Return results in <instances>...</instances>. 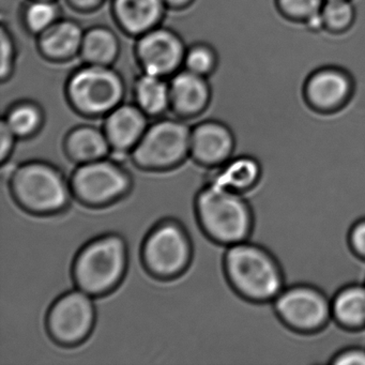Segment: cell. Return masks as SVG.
Listing matches in <instances>:
<instances>
[{"label": "cell", "mask_w": 365, "mask_h": 365, "mask_svg": "<svg viewBox=\"0 0 365 365\" xmlns=\"http://www.w3.org/2000/svg\"><path fill=\"white\" fill-rule=\"evenodd\" d=\"M147 116L138 106L123 104L106 115L103 131L112 149L113 159L119 161L131 155L148 129Z\"/></svg>", "instance_id": "obj_13"}, {"label": "cell", "mask_w": 365, "mask_h": 365, "mask_svg": "<svg viewBox=\"0 0 365 365\" xmlns=\"http://www.w3.org/2000/svg\"><path fill=\"white\" fill-rule=\"evenodd\" d=\"M185 51L176 33L159 26L140 36L135 46L136 59L143 72L161 78L175 73L183 65Z\"/></svg>", "instance_id": "obj_11"}, {"label": "cell", "mask_w": 365, "mask_h": 365, "mask_svg": "<svg viewBox=\"0 0 365 365\" xmlns=\"http://www.w3.org/2000/svg\"><path fill=\"white\" fill-rule=\"evenodd\" d=\"M331 314L345 328H365V284H351L339 290L331 299Z\"/></svg>", "instance_id": "obj_20"}, {"label": "cell", "mask_w": 365, "mask_h": 365, "mask_svg": "<svg viewBox=\"0 0 365 365\" xmlns=\"http://www.w3.org/2000/svg\"><path fill=\"white\" fill-rule=\"evenodd\" d=\"M93 299L76 288L61 294L52 303L46 313V328L53 341L72 348L89 339L97 322Z\"/></svg>", "instance_id": "obj_9"}, {"label": "cell", "mask_w": 365, "mask_h": 365, "mask_svg": "<svg viewBox=\"0 0 365 365\" xmlns=\"http://www.w3.org/2000/svg\"><path fill=\"white\" fill-rule=\"evenodd\" d=\"M16 44L11 34L5 26L1 27V69L0 78L3 83L9 80L14 73V61H16Z\"/></svg>", "instance_id": "obj_28"}, {"label": "cell", "mask_w": 365, "mask_h": 365, "mask_svg": "<svg viewBox=\"0 0 365 365\" xmlns=\"http://www.w3.org/2000/svg\"><path fill=\"white\" fill-rule=\"evenodd\" d=\"M324 27L332 31H344L354 20V7L350 0H326L322 9Z\"/></svg>", "instance_id": "obj_26"}, {"label": "cell", "mask_w": 365, "mask_h": 365, "mask_svg": "<svg viewBox=\"0 0 365 365\" xmlns=\"http://www.w3.org/2000/svg\"><path fill=\"white\" fill-rule=\"evenodd\" d=\"M351 76L337 68H324L312 74L305 86L309 103L320 110L341 108L351 96Z\"/></svg>", "instance_id": "obj_14"}, {"label": "cell", "mask_w": 365, "mask_h": 365, "mask_svg": "<svg viewBox=\"0 0 365 365\" xmlns=\"http://www.w3.org/2000/svg\"><path fill=\"white\" fill-rule=\"evenodd\" d=\"M236 138L223 120L202 121L191 131L190 158L198 165L212 170L234 157Z\"/></svg>", "instance_id": "obj_12"}, {"label": "cell", "mask_w": 365, "mask_h": 365, "mask_svg": "<svg viewBox=\"0 0 365 365\" xmlns=\"http://www.w3.org/2000/svg\"><path fill=\"white\" fill-rule=\"evenodd\" d=\"M191 128L179 119L158 120L143 135L130 155L132 163L146 172H168L190 157Z\"/></svg>", "instance_id": "obj_7"}, {"label": "cell", "mask_w": 365, "mask_h": 365, "mask_svg": "<svg viewBox=\"0 0 365 365\" xmlns=\"http://www.w3.org/2000/svg\"><path fill=\"white\" fill-rule=\"evenodd\" d=\"M129 264L125 239L110 232L83 245L72 264L74 285L93 298L108 296L123 283Z\"/></svg>", "instance_id": "obj_3"}, {"label": "cell", "mask_w": 365, "mask_h": 365, "mask_svg": "<svg viewBox=\"0 0 365 365\" xmlns=\"http://www.w3.org/2000/svg\"><path fill=\"white\" fill-rule=\"evenodd\" d=\"M209 170L206 182L240 194L251 191L262 174L257 160L245 155H234L223 165Z\"/></svg>", "instance_id": "obj_18"}, {"label": "cell", "mask_w": 365, "mask_h": 365, "mask_svg": "<svg viewBox=\"0 0 365 365\" xmlns=\"http://www.w3.org/2000/svg\"><path fill=\"white\" fill-rule=\"evenodd\" d=\"M273 305L279 318L300 332H315L332 320L330 299L313 286H286Z\"/></svg>", "instance_id": "obj_10"}, {"label": "cell", "mask_w": 365, "mask_h": 365, "mask_svg": "<svg viewBox=\"0 0 365 365\" xmlns=\"http://www.w3.org/2000/svg\"><path fill=\"white\" fill-rule=\"evenodd\" d=\"M219 57L212 46L208 44H195L185 51L183 65L185 70L197 76H210L217 69Z\"/></svg>", "instance_id": "obj_25"}, {"label": "cell", "mask_w": 365, "mask_h": 365, "mask_svg": "<svg viewBox=\"0 0 365 365\" xmlns=\"http://www.w3.org/2000/svg\"><path fill=\"white\" fill-rule=\"evenodd\" d=\"M63 151L68 159L78 165L106 159L112 153L103 129L88 125H78L68 132Z\"/></svg>", "instance_id": "obj_19"}, {"label": "cell", "mask_w": 365, "mask_h": 365, "mask_svg": "<svg viewBox=\"0 0 365 365\" xmlns=\"http://www.w3.org/2000/svg\"><path fill=\"white\" fill-rule=\"evenodd\" d=\"M166 7L173 8V9H183L191 5L194 0H163Z\"/></svg>", "instance_id": "obj_33"}, {"label": "cell", "mask_w": 365, "mask_h": 365, "mask_svg": "<svg viewBox=\"0 0 365 365\" xmlns=\"http://www.w3.org/2000/svg\"><path fill=\"white\" fill-rule=\"evenodd\" d=\"M194 209L200 230L220 247H230L251 237L253 212L242 194L206 182L196 195Z\"/></svg>", "instance_id": "obj_4"}, {"label": "cell", "mask_w": 365, "mask_h": 365, "mask_svg": "<svg viewBox=\"0 0 365 365\" xmlns=\"http://www.w3.org/2000/svg\"><path fill=\"white\" fill-rule=\"evenodd\" d=\"M7 178L12 200L36 217L61 215L73 198L69 179L48 162L34 160L19 164L8 172Z\"/></svg>", "instance_id": "obj_2"}, {"label": "cell", "mask_w": 365, "mask_h": 365, "mask_svg": "<svg viewBox=\"0 0 365 365\" xmlns=\"http://www.w3.org/2000/svg\"><path fill=\"white\" fill-rule=\"evenodd\" d=\"M18 140H27L39 133L43 127V110L35 102L22 101L8 108L3 119Z\"/></svg>", "instance_id": "obj_23"}, {"label": "cell", "mask_w": 365, "mask_h": 365, "mask_svg": "<svg viewBox=\"0 0 365 365\" xmlns=\"http://www.w3.org/2000/svg\"><path fill=\"white\" fill-rule=\"evenodd\" d=\"M120 43L114 31L108 27L96 26L85 31L80 56L86 65H110L118 58Z\"/></svg>", "instance_id": "obj_21"}, {"label": "cell", "mask_w": 365, "mask_h": 365, "mask_svg": "<svg viewBox=\"0 0 365 365\" xmlns=\"http://www.w3.org/2000/svg\"><path fill=\"white\" fill-rule=\"evenodd\" d=\"M59 9L54 0H31L25 6L23 22L29 33L39 36L59 20Z\"/></svg>", "instance_id": "obj_24"}, {"label": "cell", "mask_w": 365, "mask_h": 365, "mask_svg": "<svg viewBox=\"0 0 365 365\" xmlns=\"http://www.w3.org/2000/svg\"><path fill=\"white\" fill-rule=\"evenodd\" d=\"M134 99L147 116H161L170 108V83L161 76L144 73L134 85Z\"/></svg>", "instance_id": "obj_22"}, {"label": "cell", "mask_w": 365, "mask_h": 365, "mask_svg": "<svg viewBox=\"0 0 365 365\" xmlns=\"http://www.w3.org/2000/svg\"><path fill=\"white\" fill-rule=\"evenodd\" d=\"M106 0H67L74 9L81 12H91L98 9Z\"/></svg>", "instance_id": "obj_32"}, {"label": "cell", "mask_w": 365, "mask_h": 365, "mask_svg": "<svg viewBox=\"0 0 365 365\" xmlns=\"http://www.w3.org/2000/svg\"><path fill=\"white\" fill-rule=\"evenodd\" d=\"M125 87L118 72L106 66L86 65L70 76L66 95L71 108L88 118L110 114L123 103Z\"/></svg>", "instance_id": "obj_6"}, {"label": "cell", "mask_w": 365, "mask_h": 365, "mask_svg": "<svg viewBox=\"0 0 365 365\" xmlns=\"http://www.w3.org/2000/svg\"><path fill=\"white\" fill-rule=\"evenodd\" d=\"M0 140H1V148H0V162L1 165L8 163L12 153H14L16 140H18L14 132L8 128L5 121L0 123Z\"/></svg>", "instance_id": "obj_30"}, {"label": "cell", "mask_w": 365, "mask_h": 365, "mask_svg": "<svg viewBox=\"0 0 365 365\" xmlns=\"http://www.w3.org/2000/svg\"><path fill=\"white\" fill-rule=\"evenodd\" d=\"M82 27L71 20H58L38 36V48L48 61H67L80 55L82 46Z\"/></svg>", "instance_id": "obj_17"}, {"label": "cell", "mask_w": 365, "mask_h": 365, "mask_svg": "<svg viewBox=\"0 0 365 365\" xmlns=\"http://www.w3.org/2000/svg\"><path fill=\"white\" fill-rule=\"evenodd\" d=\"M330 365H365V348H346L333 358Z\"/></svg>", "instance_id": "obj_29"}, {"label": "cell", "mask_w": 365, "mask_h": 365, "mask_svg": "<svg viewBox=\"0 0 365 365\" xmlns=\"http://www.w3.org/2000/svg\"><path fill=\"white\" fill-rule=\"evenodd\" d=\"M193 259V245L187 228L174 219L155 224L140 247L145 271L158 281H173L185 274Z\"/></svg>", "instance_id": "obj_5"}, {"label": "cell", "mask_w": 365, "mask_h": 365, "mask_svg": "<svg viewBox=\"0 0 365 365\" xmlns=\"http://www.w3.org/2000/svg\"><path fill=\"white\" fill-rule=\"evenodd\" d=\"M72 195L88 208H106L129 195L133 187L130 173L117 160L80 164L69 178Z\"/></svg>", "instance_id": "obj_8"}, {"label": "cell", "mask_w": 365, "mask_h": 365, "mask_svg": "<svg viewBox=\"0 0 365 365\" xmlns=\"http://www.w3.org/2000/svg\"><path fill=\"white\" fill-rule=\"evenodd\" d=\"M349 243L354 253L365 260V219L354 224L350 230Z\"/></svg>", "instance_id": "obj_31"}, {"label": "cell", "mask_w": 365, "mask_h": 365, "mask_svg": "<svg viewBox=\"0 0 365 365\" xmlns=\"http://www.w3.org/2000/svg\"><path fill=\"white\" fill-rule=\"evenodd\" d=\"M222 268L230 289L247 300L273 301L285 288L279 262L270 252L252 241L225 247Z\"/></svg>", "instance_id": "obj_1"}, {"label": "cell", "mask_w": 365, "mask_h": 365, "mask_svg": "<svg viewBox=\"0 0 365 365\" xmlns=\"http://www.w3.org/2000/svg\"><path fill=\"white\" fill-rule=\"evenodd\" d=\"M166 5L163 0H113V16L128 35H144L161 22Z\"/></svg>", "instance_id": "obj_16"}, {"label": "cell", "mask_w": 365, "mask_h": 365, "mask_svg": "<svg viewBox=\"0 0 365 365\" xmlns=\"http://www.w3.org/2000/svg\"><path fill=\"white\" fill-rule=\"evenodd\" d=\"M211 101L207 78L185 70L170 83V108L180 118H194L204 113Z\"/></svg>", "instance_id": "obj_15"}, {"label": "cell", "mask_w": 365, "mask_h": 365, "mask_svg": "<svg viewBox=\"0 0 365 365\" xmlns=\"http://www.w3.org/2000/svg\"><path fill=\"white\" fill-rule=\"evenodd\" d=\"M326 0H277L279 9L288 18L309 21L322 14Z\"/></svg>", "instance_id": "obj_27"}]
</instances>
